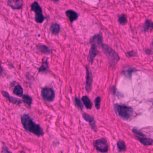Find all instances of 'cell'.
<instances>
[{
  "instance_id": "obj_2",
  "label": "cell",
  "mask_w": 153,
  "mask_h": 153,
  "mask_svg": "<svg viewBox=\"0 0 153 153\" xmlns=\"http://www.w3.org/2000/svg\"><path fill=\"white\" fill-rule=\"evenodd\" d=\"M101 47L103 52L108 59L110 64L112 66L116 65L120 60L118 54L106 44H102Z\"/></svg>"
},
{
  "instance_id": "obj_29",
  "label": "cell",
  "mask_w": 153,
  "mask_h": 153,
  "mask_svg": "<svg viewBox=\"0 0 153 153\" xmlns=\"http://www.w3.org/2000/svg\"><path fill=\"white\" fill-rule=\"evenodd\" d=\"M135 55L136 53L134 51H131V52H129L127 53V56L128 57H133V56H135Z\"/></svg>"
},
{
  "instance_id": "obj_19",
  "label": "cell",
  "mask_w": 153,
  "mask_h": 153,
  "mask_svg": "<svg viewBox=\"0 0 153 153\" xmlns=\"http://www.w3.org/2000/svg\"><path fill=\"white\" fill-rule=\"evenodd\" d=\"M138 140L145 146H150L153 143V140L145 137H137Z\"/></svg>"
},
{
  "instance_id": "obj_26",
  "label": "cell",
  "mask_w": 153,
  "mask_h": 153,
  "mask_svg": "<svg viewBox=\"0 0 153 153\" xmlns=\"http://www.w3.org/2000/svg\"><path fill=\"white\" fill-rule=\"evenodd\" d=\"M133 71H134V70H133V69H128L126 71H124L123 72V74L127 77H131L132 76V73L133 72Z\"/></svg>"
},
{
  "instance_id": "obj_23",
  "label": "cell",
  "mask_w": 153,
  "mask_h": 153,
  "mask_svg": "<svg viewBox=\"0 0 153 153\" xmlns=\"http://www.w3.org/2000/svg\"><path fill=\"white\" fill-rule=\"evenodd\" d=\"M48 68V63L46 60H44V62L42 63V65L39 69V72L45 71Z\"/></svg>"
},
{
  "instance_id": "obj_15",
  "label": "cell",
  "mask_w": 153,
  "mask_h": 153,
  "mask_svg": "<svg viewBox=\"0 0 153 153\" xmlns=\"http://www.w3.org/2000/svg\"><path fill=\"white\" fill-rule=\"evenodd\" d=\"M50 30L53 35H58L60 30V25L56 23H52L50 26Z\"/></svg>"
},
{
  "instance_id": "obj_17",
  "label": "cell",
  "mask_w": 153,
  "mask_h": 153,
  "mask_svg": "<svg viewBox=\"0 0 153 153\" xmlns=\"http://www.w3.org/2000/svg\"><path fill=\"white\" fill-rule=\"evenodd\" d=\"M13 93L19 97L23 96V91L22 87L20 85H16L13 90Z\"/></svg>"
},
{
  "instance_id": "obj_10",
  "label": "cell",
  "mask_w": 153,
  "mask_h": 153,
  "mask_svg": "<svg viewBox=\"0 0 153 153\" xmlns=\"http://www.w3.org/2000/svg\"><path fill=\"white\" fill-rule=\"evenodd\" d=\"M7 4L13 10H20L23 7L21 0H8Z\"/></svg>"
},
{
  "instance_id": "obj_13",
  "label": "cell",
  "mask_w": 153,
  "mask_h": 153,
  "mask_svg": "<svg viewBox=\"0 0 153 153\" xmlns=\"http://www.w3.org/2000/svg\"><path fill=\"white\" fill-rule=\"evenodd\" d=\"M65 14L71 23L73 22L74 21L78 19V16H79L77 13L71 10L66 11Z\"/></svg>"
},
{
  "instance_id": "obj_11",
  "label": "cell",
  "mask_w": 153,
  "mask_h": 153,
  "mask_svg": "<svg viewBox=\"0 0 153 153\" xmlns=\"http://www.w3.org/2000/svg\"><path fill=\"white\" fill-rule=\"evenodd\" d=\"M90 43L92 44H94L96 46L102 45L103 43V39L102 35L100 34H96L92 37L90 39Z\"/></svg>"
},
{
  "instance_id": "obj_18",
  "label": "cell",
  "mask_w": 153,
  "mask_h": 153,
  "mask_svg": "<svg viewBox=\"0 0 153 153\" xmlns=\"http://www.w3.org/2000/svg\"><path fill=\"white\" fill-rule=\"evenodd\" d=\"M117 146L119 151L120 152H125L126 150V143L123 140H120L117 143Z\"/></svg>"
},
{
  "instance_id": "obj_6",
  "label": "cell",
  "mask_w": 153,
  "mask_h": 153,
  "mask_svg": "<svg viewBox=\"0 0 153 153\" xmlns=\"http://www.w3.org/2000/svg\"><path fill=\"white\" fill-rule=\"evenodd\" d=\"M41 96L43 99L48 102H52L55 97L54 91L52 88L45 87L42 89Z\"/></svg>"
},
{
  "instance_id": "obj_7",
  "label": "cell",
  "mask_w": 153,
  "mask_h": 153,
  "mask_svg": "<svg viewBox=\"0 0 153 153\" xmlns=\"http://www.w3.org/2000/svg\"><path fill=\"white\" fill-rule=\"evenodd\" d=\"M83 118L84 119L85 121L89 123L92 129L94 131V132H97V128L96 126V123H95V120H94V118L92 116H91L87 113L84 112L82 114Z\"/></svg>"
},
{
  "instance_id": "obj_33",
  "label": "cell",
  "mask_w": 153,
  "mask_h": 153,
  "mask_svg": "<svg viewBox=\"0 0 153 153\" xmlns=\"http://www.w3.org/2000/svg\"><path fill=\"white\" fill-rule=\"evenodd\" d=\"M99 1H101V0H99Z\"/></svg>"
},
{
  "instance_id": "obj_22",
  "label": "cell",
  "mask_w": 153,
  "mask_h": 153,
  "mask_svg": "<svg viewBox=\"0 0 153 153\" xmlns=\"http://www.w3.org/2000/svg\"><path fill=\"white\" fill-rule=\"evenodd\" d=\"M22 101L24 102H25L26 104H27L28 106H31L32 102V98L27 94L23 95V96H22Z\"/></svg>"
},
{
  "instance_id": "obj_27",
  "label": "cell",
  "mask_w": 153,
  "mask_h": 153,
  "mask_svg": "<svg viewBox=\"0 0 153 153\" xmlns=\"http://www.w3.org/2000/svg\"><path fill=\"white\" fill-rule=\"evenodd\" d=\"M1 153H12V152L9 150L7 146H4L2 148Z\"/></svg>"
},
{
  "instance_id": "obj_1",
  "label": "cell",
  "mask_w": 153,
  "mask_h": 153,
  "mask_svg": "<svg viewBox=\"0 0 153 153\" xmlns=\"http://www.w3.org/2000/svg\"><path fill=\"white\" fill-rule=\"evenodd\" d=\"M21 123L24 129L38 137L43 136L45 132L38 124H36L33 120L27 114H23L21 117Z\"/></svg>"
},
{
  "instance_id": "obj_14",
  "label": "cell",
  "mask_w": 153,
  "mask_h": 153,
  "mask_svg": "<svg viewBox=\"0 0 153 153\" xmlns=\"http://www.w3.org/2000/svg\"><path fill=\"white\" fill-rule=\"evenodd\" d=\"M39 51L45 54L50 55L52 53V51L49 48L45 45H39L37 46Z\"/></svg>"
},
{
  "instance_id": "obj_21",
  "label": "cell",
  "mask_w": 153,
  "mask_h": 153,
  "mask_svg": "<svg viewBox=\"0 0 153 153\" xmlns=\"http://www.w3.org/2000/svg\"><path fill=\"white\" fill-rule=\"evenodd\" d=\"M127 17L125 13L121 14L118 17V22L121 25H125L127 23Z\"/></svg>"
},
{
  "instance_id": "obj_8",
  "label": "cell",
  "mask_w": 153,
  "mask_h": 153,
  "mask_svg": "<svg viewBox=\"0 0 153 153\" xmlns=\"http://www.w3.org/2000/svg\"><path fill=\"white\" fill-rule=\"evenodd\" d=\"M100 52L97 49V46L94 44H92L88 56H87V60L88 62L91 64H92L94 61V58Z\"/></svg>"
},
{
  "instance_id": "obj_3",
  "label": "cell",
  "mask_w": 153,
  "mask_h": 153,
  "mask_svg": "<svg viewBox=\"0 0 153 153\" xmlns=\"http://www.w3.org/2000/svg\"><path fill=\"white\" fill-rule=\"evenodd\" d=\"M114 109L118 115L124 120L129 119L133 113L132 108L125 105L116 104L114 106Z\"/></svg>"
},
{
  "instance_id": "obj_28",
  "label": "cell",
  "mask_w": 153,
  "mask_h": 153,
  "mask_svg": "<svg viewBox=\"0 0 153 153\" xmlns=\"http://www.w3.org/2000/svg\"><path fill=\"white\" fill-rule=\"evenodd\" d=\"M133 131L136 134L140 136H144L143 134H142L139 130H137V129H136V128L133 129Z\"/></svg>"
},
{
  "instance_id": "obj_16",
  "label": "cell",
  "mask_w": 153,
  "mask_h": 153,
  "mask_svg": "<svg viewBox=\"0 0 153 153\" xmlns=\"http://www.w3.org/2000/svg\"><path fill=\"white\" fill-rule=\"evenodd\" d=\"M82 101L84 105L87 109H91L92 107V103L90 98L88 96H83L82 98Z\"/></svg>"
},
{
  "instance_id": "obj_24",
  "label": "cell",
  "mask_w": 153,
  "mask_h": 153,
  "mask_svg": "<svg viewBox=\"0 0 153 153\" xmlns=\"http://www.w3.org/2000/svg\"><path fill=\"white\" fill-rule=\"evenodd\" d=\"M100 97H99V96L96 97L95 100H94V104H95V108H96L97 109H100Z\"/></svg>"
},
{
  "instance_id": "obj_4",
  "label": "cell",
  "mask_w": 153,
  "mask_h": 153,
  "mask_svg": "<svg viewBox=\"0 0 153 153\" xmlns=\"http://www.w3.org/2000/svg\"><path fill=\"white\" fill-rule=\"evenodd\" d=\"M31 10L35 13V20L38 23H42L44 22L45 18L42 13V10L41 6L37 1H35L31 4Z\"/></svg>"
},
{
  "instance_id": "obj_30",
  "label": "cell",
  "mask_w": 153,
  "mask_h": 153,
  "mask_svg": "<svg viewBox=\"0 0 153 153\" xmlns=\"http://www.w3.org/2000/svg\"><path fill=\"white\" fill-rule=\"evenodd\" d=\"M3 73V68L2 67L1 65V62H0V75L2 74Z\"/></svg>"
},
{
  "instance_id": "obj_25",
  "label": "cell",
  "mask_w": 153,
  "mask_h": 153,
  "mask_svg": "<svg viewBox=\"0 0 153 153\" xmlns=\"http://www.w3.org/2000/svg\"><path fill=\"white\" fill-rule=\"evenodd\" d=\"M74 100H75V104H76L77 107L81 109V110H82L83 106L82 103V102L80 100V99L77 98H75Z\"/></svg>"
},
{
  "instance_id": "obj_9",
  "label": "cell",
  "mask_w": 153,
  "mask_h": 153,
  "mask_svg": "<svg viewBox=\"0 0 153 153\" xmlns=\"http://www.w3.org/2000/svg\"><path fill=\"white\" fill-rule=\"evenodd\" d=\"M92 83V76L91 72L89 70L87 66L86 67V83H85V90L88 93L91 91Z\"/></svg>"
},
{
  "instance_id": "obj_20",
  "label": "cell",
  "mask_w": 153,
  "mask_h": 153,
  "mask_svg": "<svg viewBox=\"0 0 153 153\" xmlns=\"http://www.w3.org/2000/svg\"><path fill=\"white\" fill-rule=\"evenodd\" d=\"M144 30L147 31L150 29H153V22L149 19H146L143 26Z\"/></svg>"
},
{
  "instance_id": "obj_32",
  "label": "cell",
  "mask_w": 153,
  "mask_h": 153,
  "mask_svg": "<svg viewBox=\"0 0 153 153\" xmlns=\"http://www.w3.org/2000/svg\"><path fill=\"white\" fill-rule=\"evenodd\" d=\"M53 1H54L56 2L58 1L59 0H53Z\"/></svg>"
},
{
  "instance_id": "obj_5",
  "label": "cell",
  "mask_w": 153,
  "mask_h": 153,
  "mask_svg": "<svg viewBox=\"0 0 153 153\" xmlns=\"http://www.w3.org/2000/svg\"><path fill=\"white\" fill-rule=\"evenodd\" d=\"M94 146L95 149L101 153L108 152L109 148L108 143L105 138H101L94 141Z\"/></svg>"
},
{
  "instance_id": "obj_12",
  "label": "cell",
  "mask_w": 153,
  "mask_h": 153,
  "mask_svg": "<svg viewBox=\"0 0 153 153\" xmlns=\"http://www.w3.org/2000/svg\"><path fill=\"white\" fill-rule=\"evenodd\" d=\"M1 93L3 96H4L6 99H8V100L11 103L16 104V105H19L21 103H22V101L20 99H17V98L13 97L12 96H10L9 93L6 92L5 91H2Z\"/></svg>"
},
{
  "instance_id": "obj_31",
  "label": "cell",
  "mask_w": 153,
  "mask_h": 153,
  "mask_svg": "<svg viewBox=\"0 0 153 153\" xmlns=\"http://www.w3.org/2000/svg\"><path fill=\"white\" fill-rule=\"evenodd\" d=\"M21 153H25V152H24V151H22V152H21Z\"/></svg>"
}]
</instances>
